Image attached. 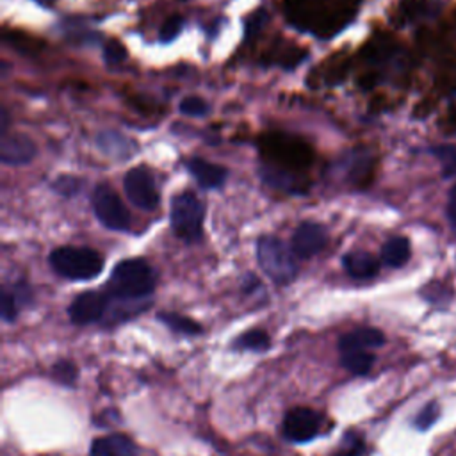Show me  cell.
<instances>
[{
    "label": "cell",
    "instance_id": "1",
    "mask_svg": "<svg viewBox=\"0 0 456 456\" xmlns=\"http://www.w3.org/2000/svg\"><path fill=\"white\" fill-rule=\"evenodd\" d=\"M155 289V273L144 258H125L110 273L107 290L112 297L135 301L150 296Z\"/></svg>",
    "mask_w": 456,
    "mask_h": 456
},
{
    "label": "cell",
    "instance_id": "2",
    "mask_svg": "<svg viewBox=\"0 0 456 456\" xmlns=\"http://www.w3.org/2000/svg\"><path fill=\"white\" fill-rule=\"evenodd\" d=\"M52 269L68 280H91L103 269V256L93 248L61 246L50 253Z\"/></svg>",
    "mask_w": 456,
    "mask_h": 456
},
{
    "label": "cell",
    "instance_id": "3",
    "mask_svg": "<svg viewBox=\"0 0 456 456\" xmlns=\"http://www.w3.org/2000/svg\"><path fill=\"white\" fill-rule=\"evenodd\" d=\"M256 260L262 271L278 285L290 283L299 271L294 251L273 235H264L258 239Z\"/></svg>",
    "mask_w": 456,
    "mask_h": 456
},
{
    "label": "cell",
    "instance_id": "4",
    "mask_svg": "<svg viewBox=\"0 0 456 456\" xmlns=\"http://www.w3.org/2000/svg\"><path fill=\"white\" fill-rule=\"evenodd\" d=\"M203 217L205 207L192 192H180L171 200V226L182 240L196 242L201 239Z\"/></svg>",
    "mask_w": 456,
    "mask_h": 456
},
{
    "label": "cell",
    "instance_id": "5",
    "mask_svg": "<svg viewBox=\"0 0 456 456\" xmlns=\"http://www.w3.org/2000/svg\"><path fill=\"white\" fill-rule=\"evenodd\" d=\"M93 208L98 221L114 232H125L130 226V214L123 201L119 200L118 192L107 185L98 183L93 192Z\"/></svg>",
    "mask_w": 456,
    "mask_h": 456
},
{
    "label": "cell",
    "instance_id": "6",
    "mask_svg": "<svg viewBox=\"0 0 456 456\" xmlns=\"http://www.w3.org/2000/svg\"><path fill=\"white\" fill-rule=\"evenodd\" d=\"M125 194L128 200L142 210H153L159 207V192L151 173L146 167H132L123 178Z\"/></svg>",
    "mask_w": 456,
    "mask_h": 456
},
{
    "label": "cell",
    "instance_id": "7",
    "mask_svg": "<svg viewBox=\"0 0 456 456\" xmlns=\"http://www.w3.org/2000/svg\"><path fill=\"white\" fill-rule=\"evenodd\" d=\"M321 422H322V417L315 410L297 406V408H292L285 413V417H283V435L290 442L303 444V442H308V440H312L319 435Z\"/></svg>",
    "mask_w": 456,
    "mask_h": 456
},
{
    "label": "cell",
    "instance_id": "8",
    "mask_svg": "<svg viewBox=\"0 0 456 456\" xmlns=\"http://www.w3.org/2000/svg\"><path fill=\"white\" fill-rule=\"evenodd\" d=\"M109 308V296L105 292L98 290H86L78 294L71 305L68 306V315L69 319L78 324H93L98 322Z\"/></svg>",
    "mask_w": 456,
    "mask_h": 456
},
{
    "label": "cell",
    "instance_id": "9",
    "mask_svg": "<svg viewBox=\"0 0 456 456\" xmlns=\"http://www.w3.org/2000/svg\"><path fill=\"white\" fill-rule=\"evenodd\" d=\"M326 242H328V233L324 226L312 221H305L296 228L292 235V251L299 258H310L319 251H322Z\"/></svg>",
    "mask_w": 456,
    "mask_h": 456
},
{
    "label": "cell",
    "instance_id": "10",
    "mask_svg": "<svg viewBox=\"0 0 456 456\" xmlns=\"http://www.w3.org/2000/svg\"><path fill=\"white\" fill-rule=\"evenodd\" d=\"M36 144L25 134H4L0 144V159L7 166H23L36 157Z\"/></svg>",
    "mask_w": 456,
    "mask_h": 456
},
{
    "label": "cell",
    "instance_id": "11",
    "mask_svg": "<svg viewBox=\"0 0 456 456\" xmlns=\"http://www.w3.org/2000/svg\"><path fill=\"white\" fill-rule=\"evenodd\" d=\"M385 344V335L378 328H358L347 331L338 340L340 353L347 351H369L372 347H379Z\"/></svg>",
    "mask_w": 456,
    "mask_h": 456
},
{
    "label": "cell",
    "instance_id": "12",
    "mask_svg": "<svg viewBox=\"0 0 456 456\" xmlns=\"http://www.w3.org/2000/svg\"><path fill=\"white\" fill-rule=\"evenodd\" d=\"M260 173V178L271 185L273 189H278V191H285V192H303L306 189V183H303L301 176L294 175L292 171L289 169H283V167H278L274 164H264L260 166L258 169Z\"/></svg>",
    "mask_w": 456,
    "mask_h": 456
},
{
    "label": "cell",
    "instance_id": "13",
    "mask_svg": "<svg viewBox=\"0 0 456 456\" xmlns=\"http://www.w3.org/2000/svg\"><path fill=\"white\" fill-rule=\"evenodd\" d=\"M187 169L196 178V182L205 189H217L226 180V169L223 166L212 164L201 157L189 159Z\"/></svg>",
    "mask_w": 456,
    "mask_h": 456
},
{
    "label": "cell",
    "instance_id": "14",
    "mask_svg": "<svg viewBox=\"0 0 456 456\" xmlns=\"http://www.w3.org/2000/svg\"><path fill=\"white\" fill-rule=\"evenodd\" d=\"M91 456H135V444L121 433L100 436L91 445Z\"/></svg>",
    "mask_w": 456,
    "mask_h": 456
},
{
    "label": "cell",
    "instance_id": "15",
    "mask_svg": "<svg viewBox=\"0 0 456 456\" xmlns=\"http://www.w3.org/2000/svg\"><path fill=\"white\" fill-rule=\"evenodd\" d=\"M342 265L346 273L356 280H369L378 274L379 262L369 251H351L342 258Z\"/></svg>",
    "mask_w": 456,
    "mask_h": 456
},
{
    "label": "cell",
    "instance_id": "16",
    "mask_svg": "<svg viewBox=\"0 0 456 456\" xmlns=\"http://www.w3.org/2000/svg\"><path fill=\"white\" fill-rule=\"evenodd\" d=\"M30 299V289L27 285H14L12 289L4 287L2 289V299H0V312L2 319L11 322L16 319L18 310L21 305Z\"/></svg>",
    "mask_w": 456,
    "mask_h": 456
},
{
    "label": "cell",
    "instance_id": "17",
    "mask_svg": "<svg viewBox=\"0 0 456 456\" xmlns=\"http://www.w3.org/2000/svg\"><path fill=\"white\" fill-rule=\"evenodd\" d=\"M411 249L406 237H390L381 248V260L388 267H403L410 260Z\"/></svg>",
    "mask_w": 456,
    "mask_h": 456
},
{
    "label": "cell",
    "instance_id": "18",
    "mask_svg": "<svg viewBox=\"0 0 456 456\" xmlns=\"http://www.w3.org/2000/svg\"><path fill=\"white\" fill-rule=\"evenodd\" d=\"M340 363L349 372L363 376L374 365V354L369 351H347V353H342Z\"/></svg>",
    "mask_w": 456,
    "mask_h": 456
},
{
    "label": "cell",
    "instance_id": "19",
    "mask_svg": "<svg viewBox=\"0 0 456 456\" xmlns=\"http://www.w3.org/2000/svg\"><path fill=\"white\" fill-rule=\"evenodd\" d=\"M159 319L166 326H169L173 331H178V333H183V335H198L203 330L200 322H196L194 319L185 317L182 314H176V312H160Z\"/></svg>",
    "mask_w": 456,
    "mask_h": 456
},
{
    "label": "cell",
    "instance_id": "20",
    "mask_svg": "<svg viewBox=\"0 0 456 456\" xmlns=\"http://www.w3.org/2000/svg\"><path fill=\"white\" fill-rule=\"evenodd\" d=\"M269 344V335L264 330H249L235 338V347L249 351H265Z\"/></svg>",
    "mask_w": 456,
    "mask_h": 456
},
{
    "label": "cell",
    "instance_id": "21",
    "mask_svg": "<svg viewBox=\"0 0 456 456\" xmlns=\"http://www.w3.org/2000/svg\"><path fill=\"white\" fill-rule=\"evenodd\" d=\"M440 417V404L436 401H429L413 419V426L419 431H426L429 429Z\"/></svg>",
    "mask_w": 456,
    "mask_h": 456
},
{
    "label": "cell",
    "instance_id": "22",
    "mask_svg": "<svg viewBox=\"0 0 456 456\" xmlns=\"http://www.w3.org/2000/svg\"><path fill=\"white\" fill-rule=\"evenodd\" d=\"M433 155L440 160L444 176L456 175V148L454 146H436V148H433Z\"/></svg>",
    "mask_w": 456,
    "mask_h": 456
},
{
    "label": "cell",
    "instance_id": "23",
    "mask_svg": "<svg viewBox=\"0 0 456 456\" xmlns=\"http://www.w3.org/2000/svg\"><path fill=\"white\" fill-rule=\"evenodd\" d=\"M52 372L55 379H59L62 385H73L78 376V369L71 360H59L53 367Z\"/></svg>",
    "mask_w": 456,
    "mask_h": 456
},
{
    "label": "cell",
    "instance_id": "24",
    "mask_svg": "<svg viewBox=\"0 0 456 456\" xmlns=\"http://www.w3.org/2000/svg\"><path fill=\"white\" fill-rule=\"evenodd\" d=\"M208 110H210L208 103L200 96H187L180 102V112L185 116L200 118V116H205Z\"/></svg>",
    "mask_w": 456,
    "mask_h": 456
},
{
    "label": "cell",
    "instance_id": "25",
    "mask_svg": "<svg viewBox=\"0 0 456 456\" xmlns=\"http://www.w3.org/2000/svg\"><path fill=\"white\" fill-rule=\"evenodd\" d=\"M363 447H365L363 438L358 433L349 431L344 435L340 452L337 456H360L363 452Z\"/></svg>",
    "mask_w": 456,
    "mask_h": 456
},
{
    "label": "cell",
    "instance_id": "26",
    "mask_svg": "<svg viewBox=\"0 0 456 456\" xmlns=\"http://www.w3.org/2000/svg\"><path fill=\"white\" fill-rule=\"evenodd\" d=\"M182 28H183V18L178 16V14L169 16V18L162 23V27H160V30H159L160 41L167 43V41L175 39V37L182 32Z\"/></svg>",
    "mask_w": 456,
    "mask_h": 456
},
{
    "label": "cell",
    "instance_id": "27",
    "mask_svg": "<svg viewBox=\"0 0 456 456\" xmlns=\"http://www.w3.org/2000/svg\"><path fill=\"white\" fill-rule=\"evenodd\" d=\"M103 59L109 64H119L126 59V50L119 41H107L103 46Z\"/></svg>",
    "mask_w": 456,
    "mask_h": 456
},
{
    "label": "cell",
    "instance_id": "28",
    "mask_svg": "<svg viewBox=\"0 0 456 456\" xmlns=\"http://www.w3.org/2000/svg\"><path fill=\"white\" fill-rule=\"evenodd\" d=\"M80 185H82V182L75 176H61L55 180L53 189L62 196H75L78 192Z\"/></svg>",
    "mask_w": 456,
    "mask_h": 456
},
{
    "label": "cell",
    "instance_id": "29",
    "mask_svg": "<svg viewBox=\"0 0 456 456\" xmlns=\"http://www.w3.org/2000/svg\"><path fill=\"white\" fill-rule=\"evenodd\" d=\"M447 216H449V221H451V226L452 230L456 232V185L452 187L451 194H449V203H447Z\"/></svg>",
    "mask_w": 456,
    "mask_h": 456
},
{
    "label": "cell",
    "instance_id": "30",
    "mask_svg": "<svg viewBox=\"0 0 456 456\" xmlns=\"http://www.w3.org/2000/svg\"><path fill=\"white\" fill-rule=\"evenodd\" d=\"M41 2H50V0H41Z\"/></svg>",
    "mask_w": 456,
    "mask_h": 456
}]
</instances>
